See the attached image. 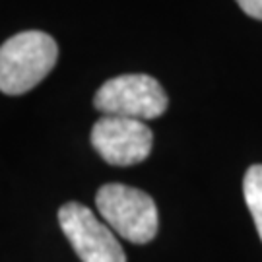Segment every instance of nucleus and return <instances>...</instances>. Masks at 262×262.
Instances as JSON below:
<instances>
[{
    "instance_id": "1",
    "label": "nucleus",
    "mask_w": 262,
    "mask_h": 262,
    "mask_svg": "<svg viewBox=\"0 0 262 262\" xmlns=\"http://www.w3.org/2000/svg\"><path fill=\"white\" fill-rule=\"evenodd\" d=\"M58 58L56 41L45 31H21L0 47V92L21 95L43 82Z\"/></svg>"
},
{
    "instance_id": "2",
    "label": "nucleus",
    "mask_w": 262,
    "mask_h": 262,
    "mask_svg": "<svg viewBox=\"0 0 262 262\" xmlns=\"http://www.w3.org/2000/svg\"><path fill=\"white\" fill-rule=\"evenodd\" d=\"M95 206L107 225L122 239L146 245L158 235V206L150 194L121 183H109L97 190Z\"/></svg>"
},
{
    "instance_id": "3",
    "label": "nucleus",
    "mask_w": 262,
    "mask_h": 262,
    "mask_svg": "<svg viewBox=\"0 0 262 262\" xmlns=\"http://www.w3.org/2000/svg\"><path fill=\"white\" fill-rule=\"evenodd\" d=\"M94 105L107 117L148 121L167 111L169 99L156 78L148 74H122L107 80L97 90Z\"/></svg>"
},
{
    "instance_id": "4",
    "label": "nucleus",
    "mask_w": 262,
    "mask_h": 262,
    "mask_svg": "<svg viewBox=\"0 0 262 262\" xmlns=\"http://www.w3.org/2000/svg\"><path fill=\"white\" fill-rule=\"evenodd\" d=\"M58 224L82 262H126L113 231L84 204H64L58 210Z\"/></svg>"
},
{
    "instance_id": "5",
    "label": "nucleus",
    "mask_w": 262,
    "mask_h": 262,
    "mask_svg": "<svg viewBox=\"0 0 262 262\" xmlns=\"http://www.w3.org/2000/svg\"><path fill=\"white\" fill-rule=\"evenodd\" d=\"M92 146L109 165L130 167L150 156L154 134L142 121L103 115L92 128Z\"/></svg>"
},
{
    "instance_id": "6",
    "label": "nucleus",
    "mask_w": 262,
    "mask_h": 262,
    "mask_svg": "<svg viewBox=\"0 0 262 262\" xmlns=\"http://www.w3.org/2000/svg\"><path fill=\"white\" fill-rule=\"evenodd\" d=\"M243 194L262 241V165H251L243 179Z\"/></svg>"
},
{
    "instance_id": "7",
    "label": "nucleus",
    "mask_w": 262,
    "mask_h": 262,
    "mask_svg": "<svg viewBox=\"0 0 262 262\" xmlns=\"http://www.w3.org/2000/svg\"><path fill=\"white\" fill-rule=\"evenodd\" d=\"M239 8L243 10L247 16L254 19H262V0H235Z\"/></svg>"
}]
</instances>
